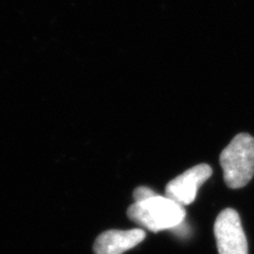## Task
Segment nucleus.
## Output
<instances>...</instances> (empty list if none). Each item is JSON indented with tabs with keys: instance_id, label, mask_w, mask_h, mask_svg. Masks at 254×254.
I'll use <instances>...</instances> for the list:
<instances>
[{
	"instance_id": "f257e3e1",
	"label": "nucleus",
	"mask_w": 254,
	"mask_h": 254,
	"mask_svg": "<svg viewBox=\"0 0 254 254\" xmlns=\"http://www.w3.org/2000/svg\"><path fill=\"white\" fill-rule=\"evenodd\" d=\"M127 216L149 231L159 232L179 227L186 218V210L171 198L157 194L146 200L133 202L127 209Z\"/></svg>"
},
{
	"instance_id": "f03ea898",
	"label": "nucleus",
	"mask_w": 254,
	"mask_h": 254,
	"mask_svg": "<svg viewBox=\"0 0 254 254\" xmlns=\"http://www.w3.org/2000/svg\"><path fill=\"white\" fill-rule=\"evenodd\" d=\"M219 161L229 188L247 186L254 175V138L248 133L237 134L222 150Z\"/></svg>"
},
{
	"instance_id": "7ed1b4c3",
	"label": "nucleus",
	"mask_w": 254,
	"mask_h": 254,
	"mask_svg": "<svg viewBox=\"0 0 254 254\" xmlns=\"http://www.w3.org/2000/svg\"><path fill=\"white\" fill-rule=\"evenodd\" d=\"M219 254H248V243L241 217L233 209L221 211L214 224Z\"/></svg>"
},
{
	"instance_id": "20e7f679",
	"label": "nucleus",
	"mask_w": 254,
	"mask_h": 254,
	"mask_svg": "<svg viewBox=\"0 0 254 254\" xmlns=\"http://www.w3.org/2000/svg\"><path fill=\"white\" fill-rule=\"evenodd\" d=\"M212 173L209 164L202 163L193 166L169 182L165 188L166 197L181 205L190 204L195 200L197 190L211 177Z\"/></svg>"
},
{
	"instance_id": "39448f33",
	"label": "nucleus",
	"mask_w": 254,
	"mask_h": 254,
	"mask_svg": "<svg viewBox=\"0 0 254 254\" xmlns=\"http://www.w3.org/2000/svg\"><path fill=\"white\" fill-rule=\"evenodd\" d=\"M145 238L142 229L109 230L98 236L93 244L94 254H123Z\"/></svg>"
},
{
	"instance_id": "423d86ee",
	"label": "nucleus",
	"mask_w": 254,
	"mask_h": 254,
	"mask_svg": "<svg viewBox=\"0 0 254 254\" xmlns=\"http://www.w3.org/2000/svg\"><path fill=\"white\" fill-rule=\"evenodd\" d=\"M155 195H157V193H155L152 189H149L147 187H139L133 190L134 202L146 200L148 198L153 197Z\"/></svg>"
}]
</instances>
